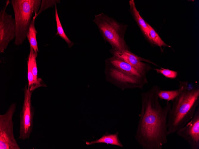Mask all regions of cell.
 <instances>
[{"mask_svg": "<svg viewBox=\"0 0 199 149\" xmlns=\"http://www.w3.org/2000/svg\"><path fill=\"white\" fill-rule=\"evenodd\" d=\"M161 88L153 86L141 95V109L135 138L143 149H162L167 142V119L171 108L167 101L164 107L158 96Z\"/></svg>", "mask_w": 199, "mask_h": 149, "instance_id": "cell-1", "label": "cell"}, {"mask_svg": "<svg viewBox=\"0 0 199 149\" xmlns=\"http://www.w3.org/2000/svg\"><path fill=\"white\" fill-rule=\"evenodd\" d=\"M184 86L181 93L172 101L168 115V135L175 133L194 116L199 104V85L188 81H181Z\"/></svg>", "mask_w": 199, "mask_h": 149, "instance_id": "cell-2", "label": "cell"}, {"mask_svg": "<svg viewBox=\"0 0 199 149\" xmlns=\"http://www.w3.org/2000/svg\"><path fill=\"white\" fill-rule=\"evenodd\" d=\"M104 72L106 80L122 90H142L148 83L146 74L114 55L105 60Z\"/></svg>", "mask_w": 199, "mask_h": 149, "instance_id": "cell-3", "label": "cell"}, {"mask_svg": "<svg viewBox=\"0 0 199 149\" xmlns=\"http://www.w3.org/2000/svg\"><path fill=\"white\" fill-rule=\"evenodd\" d=\"M93 21L105 42L110 44L112 49L119 51H130L124 38L128 25L120 23L103 13L95 15Z\"/></svg>", "mask_w": 199, "mask_h": 149, "instance_id": "cell-4", "label": "cell"}, {"mask_svg": "<svg viewBox=\"0 0 199 149\" xmlns=\"http://www.w3.org/2000/svg\"><path fill=\"white\" fill-rule=\"evenodd\" d=\"M16 24V35L14 43L22 44L33 18L35 19L41 6V0H11Z\"/></svg>", "mask_w": 199, "mask_h": 149, "instance_id": "cell-5", "label": "cell"}, {"mask_svg": "<svg viewBox=\"0 0 199 149\" xmlns=\"http://www.w3.org/2000/svg\"><path fill=\"white\" fill-rule=\"evenodd\" d=\"M16 109L13 103L4 114L0 115V149H20L13 132V118Z\"/></svg>", "mask_w": 199, "mask_h": 149, "instance_id": "cell-6", "label": "cell"}, {"mask_svg": "<svg viewBox=\"0 0 199 149\" xmlns=\"http://www.w3.org/2000/svg\"><path fill=\"white\" fill-rule=\"evenodd\" d=\"M23 91L24 99L22 109L19 114V134L18 139L24 140L29 139L32 131L35 112L31 101L32 92L29 91L27 85Z\"/></svg>", "mask_w": 199, "mask_h": 149, "instance_id": "cell-7", "label": "cell"}, {"mask_svg": "<svg viewBox=\"0 0 199 149\" xmlns=\"http://www.w3.org/2000/svg\"><path fill=\"white\" fill-rule=\"evenodd\" d=\"M7 1L5 6L0 11V53H3L9 43L16 35V24L15 18L6 11L9 4Z\"/></svg>", "mask_w": 199, "mask_h": 149, "instance_id": "cell-8", "label": "cell"}, {"mask_svg": "<svg viewBox=\"0 0 199 149\" xmlns=\"http://www.w3.org/2000/svg\"><path fill=\"white\" fill-rule=\"evenodd\" d=\"M189 143L191 149H199V108L191 120L175 132Z\"/></svg>", "mask_w": 199, "mask_h": 149, "instance_id": "cell-9", "label": "cell"}, {"mask_svg": "<svg viewBox=\"0 0 199 149\" xmlns=\"http://www.w3.org/2000/svg\"><path fill=\"white\" fill-rule=\"evenodd\" d=\"M113 55L128 63L137 70L146 74L153 68L148 63L143 62L152 63L157 66L155 63L140 57L131 52L130 51L127 50L121 51H117L112 49L109 50Z\"/></svg>", "mask_w": 199, "mask_h": 149, "instance_id": "cell-10", "label": "cell"}, {"mask_svg": "<svg viewBox=\"0 0 199 149\" xmlns=\"http://www.w3.org/2000/svg\"><path fill=\"white\" fill-rule=\"evenodd\" d=\"M129 2L130 5V10L134 18L146 37L152 43L149 28L146 22L141 16L139 11L137 10L134 0H130Z\"/></svg>", "mask_w": 199, "mask_h": 149, "instance_id": "cell-11", "label": "cell"}, {"mask_svg": "<svg viewBox=\"0 0 199 149\" xmlns=\"http://www.w3.org/2000/svg\"><path fill=\"white\" fill-rule=\"evenodd\" d=\"M99 143L109 144L120 147H123L122 143L119 139V133L118 132L113 134L106 132L101 138L98 139H96L91 142H86V144L87 145H92Z\"/></svg>", "mask_w": 199, "mask_h": 149, "instance_id": "cell-12", "label": "cell"}, {"mask_svg": "<svg viewBox=\"0 0 199 149\" xmlns=\"http://www.w3.org/2000/svg\"><path fill=\"white\" fill-rule=\"evenodd\" d=\"M38 53L35 52L33 48L30 46V51L29 54L27 63V73L32 74L35 79L38 81L42 82V80L38 78V70L36 63V58Z\"/></svg>", "mask_w": 199, "mask_h": 149, "instance_id": "cell-13", "label": "cell"}, {"mask_svg": "<svg viewBox=\"0 0 199 149\" xmlns=\"http://www.w3.org/2000/svg\"><path fill=\"white\" fill-rule=\"evenodd\" d=\"M184 88L181 81H179L178 88L174 90H162L161 89L158 93L159 99L167 101L174 100L181 92Z\"/></svg>", "mask_w": 199, "mask_h": 149, "instance_id": "cell-14", "label": "cell"}, {"mask_svg": "<svg viewBox=\"0 0 199 149\" xmlns=\"http://www.w3.org/2000/svg\"><path fill=\"white\" fill-rule=\"evenodd\" d=\"M35 19L33 18L32 19L26 37L29 43L30 46L33 48L35 52L38 53L39 50L36 37V34L38 32L35 26Z\"/></svg>", "mask_w": 199, "mask_h": 149, "instance_id": "cell-15", "label": "cell"}, {"mask_svg": "<svg viewBox=\"0 0 199 149\" xmlns=\"http://www.w3.org/2000/svg\"><path fill=\"white\" fill-rule=\"evenodd\" d=\"M55 15L57 28V32L56 35L59 36L64 40L68 44L69 48H71L74 43L70 40L64 32L58 16L56 4L55 5Z\"/></svg>", "mask_w": 199, "mask_h": 149, "instance_id": "cell-16", "label": "cell"}, {"mask_svg": "<svg viewBox=\"0 0 199 149\" xmlns=\"http://www.w3.org/2000/svg\"><path fill=\"white\" fill-rule=\"evenodd\" d=\"M146 22L149 29L152 43L159 46L160 48L162 46H167L171 47L164 43L153 27L147 22Z\"/></svg>", "mask_w": 199, "mask_h": 149, "instance_id": "cell-17", "label": "cell"}, {"mask_svg": "<svg viewBox=\"0 0 199 149\" xmlns=\"http://www.w3.org/2000/svg\"><path fill=\"white\" fill-rule=\"evenodd\" d=\"M154 70L157 73H160L165 77L170 79H173L176 78L178 75L177 71L162 68L161 69L155 68Z\"/></svg>", "mask_w": 199, "mask_h": 149, "instance_id": "cell-18", "label": "cell"}, {"mask_svg": "<svg viewBox=\"0 0 199 149\" xmlns=\"http://www.w3.org/2000/svg\"><path fill=\"white\" fill-rule=\"evenodd\" d=\"M60 2V0H42L40 8L36 17L44 10L50 7H52L56 3Z\"/></svg>", "mask_w": 199, "mask_h": 149, "instance_id": "cell-19", "label": "cell"}]
</instances>
